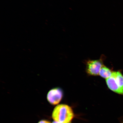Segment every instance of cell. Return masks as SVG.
<instances>
[{"instance_id":"obj_3","label":"cell","mask_w":123,"mask_h":123,"mask_svg":"<svg viewBox=\"0 0 123 123\" xmlns=\"http://www.w3.org/2000/svg\"><path fill=\"white\" fill-rule=\"evenodd\" d=\"M103 65V61L101 59L89 61L87 64V73L92 76L99 75L100 70Z\"/></svg>"},{"instance_id":"obj_6","label":"cell","mask_w":123,"mask_h":123,"mask_svg":"<svg viewBox=\"0 0 123 123\" xmlns=\"http://www.w3.org/2000/svg\"><path fill=\"white\" fill-rule=\"evenodd\" d=\"M38 123H51L49 121L46 120H41Z\"/></svg>"},{"instance_id":"obj_7","label":"cell","mask_w":123,"mask_h":123,"mask_svg":"<svg viewBox=\"0 0 123 123\" xmlns=\"http://www.w3.org/2000/svg\"><path fill=\"white\" fill-rule=\"evenodd\" d=\"M61 123L56 122V121H53V123Z\"/></svg>"},{"instance_id":"obj_2","label":"cell","mask_w":123,"mask_h":123,"mask_svg":"<svg viewBox=\"0 0 123 123\" xmlns=\"http://www.w3.org/2000/svg\"><path fill=\"white\" fill-rule=\"evenodd\" d=\"M106 81L108 87L112 91L123 95V76L120 72H113L111 76Z\"/></svg>"},{"instance_id":"obj_4","label":"cell","mask_w":123,"mask_h":123,"mask_svg":"<svg viewBox=\"0 0 123 123\" xmlns=\"http://www.w3.org/2000/svg\"><path fill=\"white\" fill-rule=\"evenodd\" d=\"M63 96V92L59 88L51 89L47 94V99L48 102L52 105H55L59 104Z\"/></svg>"},{"instance_id":"obj_5","label":"cell","mask_w":123,"mask_h":123,"mask_svg":"<svg viewBox=\"0 0 123 123\" xmlns=\"http://www.w3.org/2000/svg\"><path fill=\"white\" fill-rule=\"evenodd\" d=\"M113 72L110 69L103 65L100 70L99 75L106 79L111 76Z\"/></svg>"},{"instance_id":"obj_1","label":"cell","mask_w":123,"mask_h":123,"mask_svg":"<svg viewBox=\"0 0 123 123\" xmlns=\"http://www.w3.org/2000/svg\"><path fill=\"white\" fill-rule=\"evenodd\" d=\"M54 121L61 123H69L73 119L74 114L71 108L65 104L56 106L53 111L52 115Z\"/></svg>"}]
</instances>
